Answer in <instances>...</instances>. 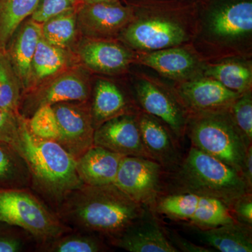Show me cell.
<instances>
[{
    "label": "cell",
    "instance_id": "4dcf8cb0",
    "mask_svg": "<svg viewBox=\"0 0 252 252\" xmlns=\"http://www.w3.org/2000/svg\"><path fill=\"white\" fill-rule=\"evenodd\" d=\"M32 135L41 140L56 141L60 137L59 124L51 105H44L36 109L26 119Z\"/></svg>",
    "mask_w": 252,
    "mask_h": 252
},
{
    "label": "cell",
    "instance_id": "ba28073f",
    "mask_svg": "<svg viewBox=\"0 0 252 252\" xmlns=\"http://www.w3.org/2000/svg\"><path fill=\"white\" fill-rule=\"evenodd\" d=\"M59 124V142L75 160L94 144V128L89 102L53 104Z\"/></svg>",
    "mask_w": 252,
    "mask_h": 252
},
{
    "label": "cell",
    "instance_id": "f1b7e54d",
    "mask_svg": "<svg viewBox=\"0 0 252 252\" xmlns=\"http://www.w3.org/2000/svg\"><path fill=\"white\" fill-rule=\"evenodd\" d=\"M41 25V35L49 44L61 49L70 46L77 34V10H67Z\"/></svg>",
    "mask_w": 252,
    "mask_h": 252
},
{
    "label": "cell",
    "instance_id": "4fadbf2b",
    "mask_svg": "<svg viewBox=\"0 0 252 252\" xmlns=\"http://www.w3.org/2000/svg\"><path fill=\"white\" fill-rule=\"evenodd\" d=\"M137 113L123 114L99 126L94 130V145L124 157L151 159L141 138Z\"/></svg>",
    "mask_w": 252,
    "mask_h": 252
},
{
    "label": "cell",
    "instance_id": "e575fe53",
    "mask_svg": "<svg viewBox=\"0 0 252 252\" xmlns=\"http://www.w3.org/2000/svg\"><path fill=\"white\" fill-rule=\"evenodd\" d=\"M32 242L35 243L31 235L25 231L0 234V252H24Z\"/></svg>",
    "mask_w": 252,
    "mask_h": 252
},
{
    "label": "cell",
    "instance_id": "d6986e66",
    "mask_svg": "<svg viewBox=\"0 0 252 252\" xmlns=\"http://www.w3.org/2000/svg\"><path fill=\"white\" fill-rule=\"evenodd\" d=\"M83 63L94 72L117 74L125 70L132 61L130 51L120 44L100 39H91L79 48Z\"/></svg>",
    "mask_w": 252,
    "mask_h": 252
},
{
    "label": "cell",
    "instance_id": "cb8c5ba5",
    "mask_svg": "<svg viewBox=\"0 0 252 252\" xmlns=\"http://www.w3.org/2000/svg\"><path fill=\"white\" fill-rule=\"evenodd\" d=\"M27 162L11 144L0 142V189H31Z\"/></svg>",
    "mask_w": 252,
    "mask_h": 252
},
{
    "label": "cell",
    "instance_id": "74e56055",
    "mask_svg": "<svg viewBox=\"0 0 252 252\" xmlns=\"http://www.w3.org/2000/svg\"><path fill=\"white\" fill-rule=\"evenodd\" d=\"M242 175L247 185L252 189V145L248 147L243 162Z\"/></svg>",
    "mask_w": 252,
    "mask_h": 252
},
{
    "label": "cell",
    "instance_id": "44dd1931",
    "mask_svg": "<svg viewBox=\"0 0 252 252\" xmlns=\"http://www.w3.org/2000/svg\"><path fill=\"white\" fill-rule=\"evenodd\" d=\"M189 228L200 243L215 252H252V226L250 225L235 221L206 229Z\"/></svg>",
    "mask_w": 252,
    "mask_h": 252
},
{
    "label": "cell",
    "instance_id": "8992f818",
    "mask_svg": "<svg viewBox=\"0 0 252 252\" xmlns=\"http://www.w3.org/2000/svg\"><path fill=\"white\" fill-rule=\"evenodd\" d=\"M149 209L157 217L200 229L235 221L229 207L220 200L186 192H164Z\"/></svg>",
    "mask_w": 252,
    "mask_h": 252
},
{
    "label": "cell",
    "instance_id": "d4e9b609",
    "mask_svg": "<svg viewBox=\"0 0 252 252\" xmlns=\"http://www.w3.org/2000/svg\"><path fill=\"white\" fill-rule=\"evenodd\" d=\"M106 240L94 233L72 230L36 248L45 252H104L110 251Z\"/></svg>",
    "mask_w": 252,
    "mask_h": 252
},
{
    "label": "cell",
    "instance_id": "f35d334b",
    "mask_svg": "<svg viewBox=\"0 0 252 252\" xmlns=\"http://www.w3.org/2000/svg\"><path fill=\"white\" fill-rule=\"evenodd\" d=\"M119 0H78V1L82 4H92V3L105 2V1H115Z\"/></svg>",
    "mask_w": 252,
    "mask_h": 252
},
{
    "label": "cell",
    "instance_id": "d590c367",
    "mask_svg": "<svg viewBox=\"0 0 252 252\" xmlns=\"http://www.w3.org/2000/svg\"><path fill=\"white\" fill-rule=\"evenodd\" d=\"M230 211L235 221L252 226V192L237 199Z\"/></svg>",
    "mask_w": 252,
    "mask_h": 252
},
{
    "label": "cell",
    "instance_id": "d6a6232c",
    "mask_svg": "<svg viewBox=\"0 0 252 252\" xmlns=\"http://www.w3.org/2000/svg\"><path fill=\"white\" fill-rule=\"evenodd\" d=\"M21 117L0 107V142L11 144L15 149L19 140Z\"/></svg>",
    "mask_w": 252,
    "mask_h": 252
},
{
    "label": "cell",
    "instance_id": "30bf717a",
    "mask_svg": "<svg viewBox=\"0 0 252 252\" xmlns=\"http://www.w3.org/2000/svg\"><path fill=\"white\" fill-rule=\"evenodd\" d=\"M90 94L89 82L82 73H64L28 94L20 104L19 112H22L20 115L28 119L42 106L63 102H87Z\"/></svg>",
    "mask_w": 252,
    "mask_h": 252
},
{
    "label": "cell",
    "instance_id": "5b68a950",
    "mask_svg": "<svg viewBox=\"0 0 252 252\" xmlns=\"http://www.w3.org/2000/svg\"><path fill=\"white\" fill-rule=\"evenodd\" d=\"M31 235L36 248L72 231L31 189H0V223Z\"/></svg>",
    "mask_w": 252,
    "mask_h": 252
},
{
    "label": "cell",
    "instance_id": "9a60e30c",
    "mask_svg": "<svg viewBox=\"0 0 252 252\" xmlns=\"http://www.w3.org/2000/svg\"><path fill=\"white\" fill-rule=\"evenodd\" d=\"M241 94L207 77L187 81L178 90V99L189 116L229 109Z\"/></svg>",
    "mask_w": 252,
    "mask_h": 252
},
{
    "label": "cell",
    "instance_id": "e0dca14e",
    "mask_svg": "<svg viewBox=\"0 0 252 252\" xmlns=\"http://www.w3.org/2000/svg\"><path fill=\"white\" fill-rule=\"evenodd\" d=\"M137 119L141 138L151 159L160 164L166 171H171L183 157L180 142L165 124L153 116L138 111Z\"/></svg>",
    "mask_w": 252,
    "mask_h": 252
},
{
    "label": "cell",
    "instance_id": "7402d4cb",
    "mask_svg": "<svg viewBox=\"0 0 252 252\" xmlns=\"http://www.w3.org/2000/svg\"><path fill=\"white\" fill-rule=\"evenodd\" d=\"M90 107L94 130L113 118L138 112L120 88L104 79L96 82Z\"/></svg>",
    "mask_w": 252,
    "mask_h": 252
},
{
    "label": "cell",
    "instance_id": "2e32d148",
    "mask_svg": "<svg viewBox=\"0 0 252 252\" xmlns=\"http://www.w3.org/2000/svg\"><path fill=\"white\" fill-rule=\"evenodd\" d=\"M210 34L222 41H233L251 34V0H228L212 7L207 15Z\"/></svg>",
    "mask_w": 252,
    "mask_h": 252
},
{
    "label": "cell",
    "instance_id": "8d00e7d4",
    "mask_svg": "<svg viewBox=\"0 0 252 252\" xmlns=\"http://www.w3.org/2000/svg\"><path fill=\"white\" fill-rule=\"evenodd\" d=\"M167 230V229H166ZM167 235L172 245L179 252H213L215 250L203 245H195L187 239L182 238L175 232L167 230Z\"/></svg>",
    "mask_w": 252,
    "mask_h": 252
},
{
    "label": "cell",
    "instance_id": "5bb4252c",
    "mask_svg": "<svg viewBox=\"0 0 252 252\" xmlns=\"http://www.w3.org/2000/svg\"><path fill=\"white\" fill-rule=\"evenodd\" d=\"M77 24L86 35L101 39L117 34L132 22L130 7L119 1L82 4L77 11Z\"/></svg>",
    "mask_w": 252,
    "mask_h": 252
},
{
    "label": "cell",
    "instance_id": "836d02e7",
    "mask_svg": "<svg viewBox=\"0 0 252 252\" xmlns=\"http://www.w3.org/2000/svg\"><path fill=\"white\" fill-rule=\"evenodd\" d=\"M77 1L78 0H40L31 18L42 24L50 18L73 9Z\"/></svg>",
    "mask_w": 252,
    "mask_h": 252
},
{
    "label": "cell",
    "instance_id": "7c38bea8",
    "mask_svg": "<svg viewBox=\"0 0 252 252\" xmlns=\"http://www.w3.org/2000/svg\"><path fill=\"white\" fill-rule=\"evenodd\" d=\"M123 37L134 49L150 52L180 45L187 34L175 21L154 17L131 22L123 32Z\"/></svg>",
    "mask_w": 252,
    "mask_h": 252
},
{
    "label": "cell",
    "instance_id": "52a82bcc",
    "mask_svg": "<svg viewBox=\"0 0 252 252\" xmlns=\"http://www.w3.org/2000/svg\"><path fill=\"white\" fill-rule=\"evenodd\" d=\"M166 172L152 159L124 157L114 185L135 203L149 208L164 191Z\"/></svg>",
    "mask_w": 252,
    "mask_h": 252
},
{
    "label": "cell",
    "instance_id": "8fae6325",
    "mask_svg": "<svg viewBox=\"0 0 252 252\" xmlns=\"http://www.w3.org/2000/svg\"><path fill=\"white\" fill-rule=\"evenodd\" d=\"M108 244L130 252H179L169 239L160 219L149 208Z\"/></svg>",
    "mask_w": 252,
    "mask_h": 252
},
{
    "label": "cell",
    "instance_id": "603a6c76",
    "mask_svg": "<svg viewBox=\"0 0 252 252\" xmlns=\"http://www.w3.org/2000/svg\"><path fill=\"white\" fill-rule=\"evenodd\" d=\"M139 61L162 75L175 79L190 77L198 64L193 55L175 47L144 53L139 56Z\"/></svg>",
    "mask_w": 252,
    "mask_h": 252
},
{
    "label": "cell",
    "instance_id": "484cf974",
    "mask_svg": "<svg viewBox=\"0 0 252 252\" xmlns=\"http://www.w3.org/2000/svg\"><path fill=\"white\" fill-rule=\"evenodd\" d=\"M67 62L65 50L49 44L41 36L32 63L31 87L61 72Z\"/></svg>",
    "mask_w": 252,
    "mask_h": 252
},
{
    "label": "cell",
    "instance_id": "83f0119b",
    "mask_svg": "<svg viewBox=\"0 0 252 252\" xmlns=\"http://www.w3.org/2000/svg\"><path fill=\"white\" fill-rule=\"evenodd\" d=\"M205 74L238 94L251 91L252 68L245 63L232 61L213 64L207 68Z\"/></svg>",
    "mask_w": 252,
    "mask_h": 252
},
{
    "label": "cell",
    "instance_id": "1f68e13d",
    "mask_svg": "<svg viewBox=\"0 0 252 252\" xmlns=\"http://www.w3.org/2000/svg\"><path fill=\"white\" fill-rule=\"evenodd\" d=\"M230 115L249 145L252 144V97L251 91L242 94L230 107Z\"/></svg>",
    "mask_w": 252,
    "mask_h": 252
},
{
    "label": "cell",
    "instance_id": "3957f363",
    "mask_svg": "<svg viewBox=\"0 0 252 252\" xmlns=\"http://www.w3.org/2000/svg\"><path fill=\"white\" fill-rule=\"evenodd\" d=\"M164 192H186L216 198L231 206L251 193L243 175L224 162L191 146L179 165L167 171Z\"/></svg>",
    "mask_w": 252,
    "mask_h": 252
},
{
    "label": "cell",
    "instance_id": "ffe728a7",
    "mask_svg": "<svg viewBox=\"0 0 252 252\" xmlns=\"http://www.w3.org/2000/svg\"><path fill=\"white\" fill-rule=\"evenodd\" d=\"M124 157L94 144L76 160L78 174L84 185H114Z\"/></svg>",
    "mask_w": 252,
    "mask_h": 252
},
{
    "label": "cell",
    "instance_id": "4316f807",
    "mask_svg": "<svg viewBox=\"0 0 252 252\" xmlns=\"http://www.w3.org/2000/svg\"><path fill=\"white\" fill-rule=\"evenodd\" d=\"M40 0H0V49H5L17 28L35 11Z\"/></svg>",
    "mask_w": 252,
    "mask_h": 252
},
{
    "label": "cell",
    "instance_id": "277c9868",
    "mask_svg": "<svg viewBox=\"0 0 252 252\" xmlns=\"http://www.w3.org/2000/svg\"><path fill=\"white\" fill-rule=\"evenodd\" d=\"M186 134L191 146L216 158L242 175L247 151L251 145L235 124L229 109L190 114Z\"/></svg>",
    "mask_w": 252,
    "mask_h": 252
},
{
    "label": "cell",
    "instance_id": "7a4b0ae2",
    "mask_svg": "<svg viewBox=\"0 0 252 252\" xmlns=\"http://www.w3.org/2000/svg\"><path fill=\"white\" fill-rule=\"evenodd\" d=\"M16 149L29 167L31 190L55 212L71 192L84 185L75 159L59 142L32 135L22 116Z\"/></svg>",
    "mask_w": 252,
    "mask_h": 252
},
{
    "label": "cell",
    "instance_id": "9c48e42d",
    "mask_svg": "<svg viewBox=\"0 0 252 252\" xmlns=\"http://www.w3.org/2000/svg\"><path fill=\"white\" fill-rule=\"evenodd\" d=\"M136 100L142 112L160 121L179 141L187 132L189 114L180 99L147 79H140L135 86Z\"/></svg>",
    "mask_w": 252,
    "mask_h": 252
},
{
    "label": "cell",
    "instance_id": "f546056e",
    "mask_svg": "<svg viewBox=\"0 0 252 252\" xmlns=\"http://www.w3.org/2000/svg\"><path fill=\"white\" fill-rule=\"evenodd\" d=\"M21 89L22 86L7 51L0 49V107L19 114L22 99Z\"/></svg>",
    "mask_w": 252,
    "mask_h": 252
},
{
    "label": "cell",
    "instance_id": "6da1fadb",
    "mask_svg": "<svg viewBox=\"0 0 252 252\" xmlns=\"http://www.w3.org/2000/svg\"><path fill=\"white\" fill-rule=\"evenodd\" d=\"M147 208L115 185H84L64 198L56 213L73 230L98 235L108 243L140 218Z\"/></svg>",
    "mask_w": 252,
    "mask_h": 252
},
{
    "label": "cell",
    "instance_id": "ac0fdd59",
    "mask_svg": "<svg viewBox=\"0 0 252 252\" xmlns=\"http://www.w3.org/2000/svg\"><path fill=\"white\" fill-rule=\"evenodd\" d=\"M41 36V25L31 18L20 25L10 39L7 54L26 90L31 88L32 63Z\"/></svg>",
    "mask_w": 252,
    "mask_h": 252
}]
</instances>
